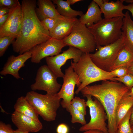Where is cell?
<instances>
[{"label": "cell", "mask_w": 133, "mask_h": 133, "mask_svg": "<svg viewBox=\"0 0 133 133\" xmlns=\"http://www.w3.org/2000/svg\"><path fill=\"white\" fill-rule=\"evenodd\" d=\"M32 54L31 50L17 56L13 55L10 56L0 71V74L4 76L10 74L17 79H23L20 77L19 71L21 68L25 66L26 61L31 58Z\"/></svg>", "instance_id": "obj_14"}, {"label": "cell", "mask_w": 133, "mask_h": 133, "mask_svg": "<svg viewBox=\"0 0 133 133\" xmlns=\"http://www.w3.org/2000/svg\"><path fill=\"white\" fill-rule=\"evenodd\" d=\"M104 0V2L100 8L104 18L110 19L117 17L123 18L125 16L123 10H124V0H117L115 2Z\"/></svg>", "instance_id": "obj_16"}, {"label": "cell", "mask_w": 133, "mask_h": 133, "mask_svg": "<svg viewBox=\"0 0 133 133\" xmlns=\"http://www.w3.org/2000/svg\"><path fill=\"white\" fill-rule=\"evenodd\" d=\"M22 19L21 4L10 9L8 19L0 27V37L9 36L17 38L19 35Z\"/></svg>", "instance_id": "obj_13"}, {"label": "cell", "mask_w": 133, "mask_h": 133, "mask_svg": "<svg viewBox=\"0 0 133 133\" xmlns=\"http://www.w3.org/2000/svg\"><path fill=\"white\" fill-rule=\"evenodd\" d=\"M66 17H65L62 18H47L41 20V21L44 26L50 33L53 31L62 20Z\"/></svg>", "instance_id": "obj_28"}, {"label": "cell", "mask_w": 133, "mask_h": 133, "mask_svg": "<svg viewBox=\"0 0 133 133\" xmlns=\"http://www.w3.org/2000/svg\"><path fill=\"white\" fill-rule=\"evenodd\" d=\"M63 83L57 93L59 98L62 99L61 101L62 107L69 112L71 101L74 98L76 85L78 87L80 84L78 76L70 65L65 70Z\"/></svg>", "instance_id": "obj_10"}, {"label": "cell", "mask_w": 133, "mask_h": 133, "mask_svg": "<svg viewBox=\"0 0 133 133\" xmlns=\"http://www.w3.org/2000/svg\"><path fill=\"white\" fill-rule=\"evenodd\" d=\"M115 80L121 82L130 89L133 86V75L128 73L121 78L115 77Z\"/></svg>", "instance_id": "obj_30"}, {"label": "cell", "mask_w": 133, "mask_h": 133, "mask_svg": "<svg viewBox=\"0 0 133 133\" xmlns=\"http://www.w3.org/2000/svg\"><path fill=\"white\" fill-rule=\"evenodd\" d=\"M9 16V13L0 17V27L2 26L7 20Z\"/></svg>", "instance_id": "obj_36"}, {"label": "cell", "mask_w": 133, "mask_h": 133, "mask_svg": "<svg viewBox=\"0 0 133 133\" xmlns=\"http://www.w3.org/2000/svg\"><path fill=\"white\" fill-rule=\"evenodd\" d=\"M124 1L130 3H133V0H124Z\"/></svg>", "instance_id": "obj_45"}, {"label": "cell", "mask_w": 133, "mask_h": 133, "mask_svg": "<svg viewBox=\"0 0 133 133\" xmlns=\"http://www.w3.org/2000/svg\"><path fill=\"white\" fill-rule=\"evenodd\" d=\"M83 53L79 49L69 46L67 50L60 54L46 57V61L47 65L57 78H63L64 74L61 67L69 59H73L74 62H77Z\"/></svg>", "instance_id": "obj_11"}, {"label": "cell", "mask_w": 133, "mask_h": 133, "mask_svg": "<svg viewBox=\"0 0 133 133\" xmlns=\"http://www.w3.org/2000/svg\"><path fill=\"white\" fill-rule=\"evenodd\" d=\"M128 95L131 96H133V86L130 89V91L128 93Z\"/></svg>", "instance_id": "obj_44"}, {"label": "cell", "mask_w": 133, "mask_h": 133, "mask_svg": "<svg viewBox=\"0 0 133 133\" xmlns=\"http://www.w3.org/2000/svg\"><path fill=\"white\" fill-rule=\"evenodd\" d=\"M81 133H104L96 129H90L84 132Z\"/></svg>", "instance_id": "obj_38"}, {"label": "cell", "mask_w": 133, "mask_h": 133, "mask_svg": "<svg viewBox=\"0 0 133 133\" xmlns=\"http://www.w3.org/2000/svg\"><path fill=\"white\" fill-rule=\"evenodd\" d=\"M125 14L122 28L125 36L124 44L133 51V21L128 11Z\"/></svg>", "instance_id": "obj_22"}, {"label": "cell", "mask_w": 133, "mask_h": 133, "mask_svg": "<svg viewBox=\"0 0 133 133\" xmlns=\"http://www.w3.org/2000/svg\"><path fill=\"white\" fill-rule=\"evenodd\" d=\"M130 122L131 126L133 125V105L132 107L131 112L130 119Z\"/></svg>", "instance_id": "obj_40"}, {"label": "cell", "mask_w": 133, "mask_h": 133, "mask_svg": "<svg viewBox=\"0 0 133 133\" xmlns=\"http://www.w3.org/2000/svg\"><path fill=\"white\" fill-rule=\"evenodd\" d=\"M100 8L104 2V0H93Z\"/></svg>", "instance_id": "obj_41"}, {"label": "cell", "mask_w": 133, "mask_h": 133, "mask_svg": "<svg viewBox=\"0 0 133 133\" xmlns=\"http://www.w3.org/2000/svg\"><path fill=\"white\" fill-rule=\"evenodd\" d=\"M37 4L36 12L40 21L47 18H62L65 17L59 14L52 0H38Z\"/></svg>", "instance_id": "obj_17"}, {"label": "cell", "mask_w": 133, "mask_h": 133, "mask_svg": "<svg viewBox=\"0 0 133 133\" xmlns=\"http://www.w3.org/2000/svg\"><path fill=\"white\" fill-rule=\"evenodd\" d=\"M11 119L17 129L21 131L35 132L43 128L42 124L40 121L15 111L12 114Z\"/></svg>", "instance_id": "obj_15"}, {"label": "cell", "mask_w": 133, "mask_h": 133, "mask_svg": "<svg viewBox=\"0 0 133 133\" xmlns=\"http://www.w3.org/2000/svg\"><path fill=\"white\" fill-rule=\"evenodd\" d=\"M129 92L122 98L117 106L116 119L117 127L122 119L133 105V96L128 95Z\"/></svg>", "instance_id": "obj_21"}, {"label": "cell", "mask_w": 133, "mask_h": 133, "mask_svg": "<svg viewBox=\"0 0 133 133\" xmlns=\"http://www.w3.org/2000/svg\"><path fill=\"white\" fill-rule=\"evenodd\" d=\"M71 64L80 83L75 91L76 94L85 87L96 82L106 80L116 81L115 79V77L112 76L110 72L100 69L93 62L89 53H83L77 62L71 61Z\"/></svg>", "instance_id": "obj_3"}, {"label": "cell", "mask_w": 133, "mask_h": 133, "mask_svg": "<svg viewBox=\"0 0 133 133\" xmlns=\"http://www.w3.org/2000/svg\"><path fill=\"white\" fill-rule=\"evenodd\" d=\"M87 106L89 108L90 120L88 123L82 125L79 130L83 132L90 129L98 130L104 133H109L106 123L107 116L105 109L101 103L96 98L94 99L90 95H85Z\"/></svg>", "instance_id": "obj_8"}, {"label": "cell", "mask_w": 133, "mask_h": 133, "mask_svg": "<svg viewBox=\"0 0 133 133\" xmlns=\"http://www.w3.org/2000/svg\"><path fill=\"white\" fill-rule=\"evenodd\" d=\"M66 46L62 40L51 38L31 50V61L32 63H39L44 58L59 54L62 48Z\"/></svg>", "instance_id": "obj_12"}, {"label": "cell", "mask_w": 133, "mask_h": 133, "mask_svg": "<svg viewBox=\"0 0 133 133\" xmlns=\"http://www.w3.org/2000/svg\"><path fill=\"white\" fill-rule=\"evenodd\" d=\"M19 2L18 0H0V6H5L10 9L17 6Z\"/></svg>", "instance_id": "obj_32"}, {"label": "cell", "mask_w": 133, "mask_h": 133, "mask_svg": "<svg viewBox=\"0 0 133 133\" xmlns=\"http://www.w3.org/2000/svg\"><path fill=\"white\" fill-rule=\"evenodd\" d=\"M14 37L6 36L0 37V57L2 56L8 47L14 41Z\"/></svg>", "instance_id": "obj_29"}, {"label": "cell", "mask_w": 133, "mask_h": 133, "mask_svg": "<svg viewBox=\"0 0 133 133\" xmlns=\"http://www.w3.org/2000/svg\"><path fill=\"white\" fill-rule=\"evenodd\" d=\"M35 0L21 1L22 19L19 36L13 43V51L19 54L30 51L51 38L50 32L44 26L36 12Z\"/></svg>", "instance_id": "obj_1"}, {"label": "cell", "mask_w": 133, "mask_h": 133, "mask_svg": "<svg viewBox=\"0 0 133 133\" xmlns=\"http://www.w3.org/2000/svg\"><path fill=\"white\" fill-rule=\"evenodd\" d=\"M110 72L113 77L118 78L122 77L129 73L127 66H122L116 68Z\"/></svg>", "instance_id": "obj_31"}, {"label": "cell", "mask_w": 133, "mask_h": 133, "mask_svg": "<svg viewBox=\"0 0 133 133\" xmlns=\"http://www.w3.org/2000/svg\"><path fill=\"white\" fill-rule=\"evenodd\" d=\"M25 97L44 120L51 122L55 120L57 111L61 105V99L57 93L43 95L32 91L28 92Z\"/></svg>", "instance_id": "obj_5"}, {"label": "cell", "mask_w": 133, "mask_h": 133, "mask_svg": "<svg viewBox=\"0 0 133 133\" xmlns=\"http://www.w3.org/2000/svg\"><path fill=\"white\" fill-rule=\"evenodd\" d=\"M69 112L71 116L72 123H79L82 125L87 123L85 119V115L81 111L70 106Z\"/></svg>", "instance_id": "obj_26"}, {"label": "cell", "mask_w": 133, "mask_h": 133, "mask_svg": "<svg viewBox=\"0 0 133 133\" xmlns=\"http://www.w3.org/2000/svg\"><path fill=\"white\" fill-rule=\"evenodd\" d=\"M15 111L39 121L38 115L25 96L17 99L14 106Z\"/></svg>", "instance_id": "obj_20"}, {"label": "cell", "mask_w": 133, "mask_h": 133, "mask_svg": "<svg viewBox=\"0 0 133 133\" xmlns=\"http://www.w3.org/2000/svg\"><path fill=\"white\" fill-rule=\"evenodd\" d=\"M62 41L67 46L75 47L84 53H90L96 48L93 34L85 25L80 22L79 19L70 34Z\"/></svg>", "instance_id": "obj_6"}, {"label": "cell", "mask_w": 133, "mask_h": 133, "mask_svg": "<svg viewBox=\"0 0 133 133\" xmlns=\"http://www.w3.org/2000/svg\"><path fill=\"white\" fill-rule=\"evenodd\" d=\"M124 9H126L129 11L131 13L133 18V3H130L127 5H124Z\"/></svg>", "instance_id": "obj_37"}, {"label": "cell", "mask_w": 133, "mask_h": 133, "mask_svg": "<svg viewBox=\"0 0 133 133\" xmlns=\"http://www.w3.org/2000/svg\"><path fill=\"white\" fill-rule=\"evenodd\" d=\"M123 18L121 17L104 18L87 27L94 36L96 46L108 45L120 38L122 33Z\"/></svg>", "instance_id": "obj_4"}, {"label": "cell", "mask_w": 133, "mask_h": 133, "mask_svg": "<svg viewBox=\"0 0 133 133\" xmlns=\"http://www.w3.org/2000/svg\"><path fill=\"white\" fill-rule=\"evenodd\" d=\"M56 131L57 133H68L69 129L66 124L61 123L58 125Z\"/></svg>", "instance_id": "obj_34"}, {"label": "cell", "mask_w": 133, "mask_h": 133, "mask_svg": "<svg viewBox=\"0 0 133 133\" xmlns=\"http://www.w3.org/2000/svg\"><path fill=\"white\" fill-rule=\"evenodd\" d=\"M131 130L133 133V125L131 126Z\"/></svg>", "instance_id": "obj_46"}, {"label": "cell", "mask_w": 133, "mask_h": 133, "mask_svg": "<svg viewBox=\"0 0 133 133\" xmlns=\"http://www.w3.org/2000/svg\"><path fill=\"white\" fill-rule=\"evenodd\" d=\"M133 62V51L125 44L119 52L111 71L122 66H127Z\"/></svg>", "instance_id": "obj_23"}, {"label": "cell", "mask_w": 133, "mask_h": 133, "mask_svg": "<svg viewBox=\"0 0 133 133\" xmlns=\"http://www.w3.org/2000/svg\"><path fill=\"white\" fill-rule=\"evenodd\" d=\"M70 5H73L75 3L80 1H82V0H67Z\"/></svg>", "instance_id": "obj_42"}, {"label": "cell", "mask_w": 133, "mask_h": 133, "mask_svg": "<svg viewBox=\"0 0 133 133\" xmlns=\"http://www.w3.org/2000/svg\"><path fill=\"white\" fill-rule=\"evenodd\" d=\"M130 90L121 82L106 80L100 84L87 86L80 92L83 97L90 95L101 103L107 114L109 133H116L117 127L116 115L117 106L122 98Z\"/></svg>", "instance_id": "obj_2"}, {"label": "cell", "mask_w": 133, "mask_h": 133, "mask_svg": "<svg viewBox=\"0 0 133 133\" xmlns=\"http://www.w3.org/2000/svg\"><path fill=\"white\" fill-rule=\"evenodd\" d=\"M78 20L76 17H66L62 20L50 33L51 37L62 40L70 34L74 25Z\"/></svg>", "instance_id": "obj_18"}, {"label": "cell", "mask_w": 133, "mask_h": 133, "mask_svg": "<svg viewBox=\"0 0 133 133\" xmlns=\"http://www.w3.org/2000/svg\"><path fill=\"white\" fill-rule=\"evenodd\" d=\"M0 133H15V130L12 129L11 126L3 122H0Z\"/></svg>", "instance_id": "obj_33"}, {"label": "cell", "mask_w": 133, "mask_h": 133, "mask_svg": "<svg viewBox=\"0 0 133 133\" xmlns=\"http://www.w3.org/2000/svg\"><path fill=\"white\" fill-rule=\"evenodd\" d=\"M54 4L57 6L56 10L59 14L61 16L71 18H76L82 15L83 12L81 11H77L72 9L70 5L67 0H52Z\"/></svg>", "instance_id": "obj_24"}, {"label": "cell", "mask_w": 133, "mask_h": 133, "mask_svg": "<svg viewBox=\"0 0 133 133\" xmlns=\"http://www.w3.org/2000/svg\"><path fill=\"white\" fill-rule=\"evenodd\" d=\"M127 67L129 73L133 75V62Z\"/></svg>", "instance_id": "obj_39"}, {"label": "cell", "mask_w": 133, "mask_h": 133, "mask_svg": "<svg viewBox=\"0 0 133 133\" xmlns=\"http://www.w3.org/2000/svg\"><path fill=\"white\" fill-rule=\"evenodd\" d=\"M125 36L122 32L120 38L114 42L104 46H96L98 49L95 53H89L93 62L102 70L111 71L118 54L124 45Z\"/></svg>", "instance_id": "obj_7"}, {"label": "cell", "mask_w": 133, "mask_h": 133, "mask_svg": "<svg viewBox=\"0 0 133 133\" xmlns=\"http://www.w3.org/2000/svg\"><path fill=\"white\" fill-rule=\"evenodd\" d=\"M57 78L47 65L42 66L37 70L35 82L31 85V88L34 91L43 90L48 94H56L62 86L57 82Z\"/></svg>", "instance_id": "obj_9"}, {"label": "cell", "mask_w": 133, "mask_h": 133, "mask_svg": "<svg viewBox=\"0 0 133 133\" xmlns=\"http://www.w3.org/2000/svg\"><path fill=\"white\" fill-rule=\"evenodd\" d=\"M15 133H29V132L21 131L17 129L15 130Z\"/></svg>", "instance_id": "obj_43"}, {"label": "cell", "mask_w": 133, "mask_h": 133, "mask_svg": "<svg viewBox=\"0 0 133 133\" xmlns=\"http://www.w3.org/2000/svg\"><path fill=\"white\" fill-rule=\"evenodd\" d=\"M70 106L81 111L85 115H86V109L87 106L84 99L75 97L71 101Z\"/></svg>", "instance_id": "obj_27"}, {"label": "cell", "mask_w": 133, "mask_h": 133, "mask_svg": "<svg viewBox=\"0 0 133 133\" xmlns=\"http://www.w3.org/2000/svg\"><path fill=\"white\" fill-rule=\"evenodd\" d=\"M10 9L5 6H1L0 8V17L8 14Z\"/></svg>", "instance_id": "obj_35"}, {"label": "cell", "mask_w": 133, "mask_h": 133, "mask_svg": "<svg viewBox=\"0 0 133 133\" xmlns=\"http://www.w3.org/2000/svg\"><path fill=\"white\" fill-rule=\"evenodd\" d=\"M101 16L100 8L93 0L88 6L86 12L80 16L79 20L81 23L87 27L101 20Z\"/></svg>", "instance_id": "obj_19"}, {"label": "cell", "mask_w": 133, "mask_h": 133, "mask_svg": "<svg viewBox=\"0 0 133 133\" xmlns=\"http://www.w3.org/2000/svg\"><path fill=\"white\" fill-rule=\"evenodd\" d=\"M132 108L122 119L118 125L116 133H133L130 122Z\"/></svg>", "instance_id": "obj_25"}]
</instances>
